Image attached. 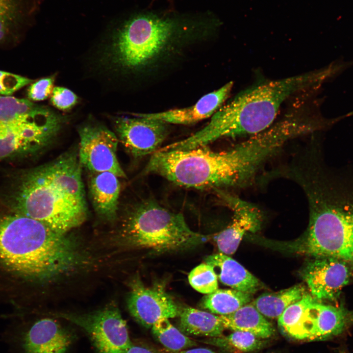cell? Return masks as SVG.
I'll use <instances>...</instances> for the list:
<instances>
[{"label":"cell","mask_w":353,"mask_h":353,"mask_svg":"<svg viewBox=\"0 0 353 353\" xmlns=\"http://www.w3.org/2000/svg\"><path fill=\"white\" fill-rule=\"evenodd\" d=\"M204 260L213 268L218 279L224 284L251 294L258 289V279L227 255L215 253L206 256Z\"/></svg>","instance_id":"obj_19"},{"label":"cell","mask_w":353,"mask_h":353,"mask_svg":"<svg viewBox=\"0 0 353 353\" xmlns=\"http://www.w3.org/2000/svg\"><path fill=\"white\" fill-rule=\"evenodd\" d=\"M203 343L218 347L228 353H248L261 349L263 339L248 332L233 331L227 336L210 338Z\"/></svg>","instance_id":"obj_24"},{"label":"cell","mask_w":353,"mask_h":353,"mask_svg":"<svg viewBox=\"0 0 353 353\" xmlns=\"http://www.w3.org/2000/svg\"><path fill=\"white\" fill-rule=\"evenodd\" d=\"M305 294L304 287L298 284L277 292L262 294L252 304L265 317L278 319L287 307L301 299Z\"/></svg>","instance_id":"obj_22"},{"label":"cell","mask_w":353,"mask_h":353,"mask_svg":"<svg viewBox=\"0 0 353 353\" xmlns=\"http://www.w3.org/2000/svg\"><path fill=\"white\" fill-rule=\"evenodd\" d=\"M81 248L67 233L14 210L0 199V274L46 282L77 270Z\"/></svg>","instance_id":"obj_2"},{"label":"cell","mask_w":353,"mask_h":353,"mask_svg":"<svg viewBox=\"0 0 353 353\" xmlns=\"http://www.w3.org/2000/svg\"><path fill=\"white\" fill-rule=\"evenodd\" d=\"M129 286L128 310L144 327L151 328L159 319L174 318L179 314L175 302L161 288L146 287L137 277L130 281Z\"/></svg>","instance_id":"obj_13"},{"label":"cell","mask_w":353,"mask_h":353,"mask_svg":"<svg viewBox=\"0 0 353 353\" xmlns=\"http://www.w3.org/2000/svg\"><path fill=\"white\" fill-rule=\"evenodd\" d=\"M33 81L28 78L0 70V95L10 96Z\"/></svg>","instance_id":"obj_29"},{"label":"cell","mask_w":353,"mask_h":353,"mask_svg":"<svg viewBox=\"0 0 353 353\" xmlns=\"http://www.w3.org/2000/svg\"><path fill=\"white\" fill-rule=\"evenodd\" d=\"M309 212L304 233L283 243L282 247L313 258L330 257L353 262V207L334 202Z\"/></svg>","instance_id":"obj_7"},{"label":"cell","mask_w":353,"mask_h":353,"mask_svg":"<svg viewBox=\"0 0 353 353\" xmlns=\"http://www.w3.org/2000/svg\"><path fill=\"white\" fill-rule=\"evenodd\" d=\"M82 169L78 149H70L43 165L8 173L0 185V199L17 212L67 233L88 215Z\"/></svg>","instance_id":"obj_1"},{"label":"cell","mask_w":353,"mask_h":353,"mask_svg":"<svg viewBox=\"0 0 353 353\" xmlns=\"http://www.w3.org/2000/svg\"><path fill=\"white\" fill-rule=\"evenodd\" d=\"M54 81V77L50 76L31 83L27 89L28 99L32 101H41L47 99L52 94Z\"/></svg>","instance_id":"obj_30"},{"label":"cell","mask_w":353,"mask_h":353,"mask_svg":"<svg viewBox=\"0 0 353 353\" xmlns=\"http://www.w3.org/2000/svg\"><path fill=\"white\" fill-rule=\"evenodd\" d=\"M88 173L89 194L95 212L103 220H115L121 191L119 177L109 172Z\"/></svg>","instance_id":"obj_17"},{"label":"cell","mask_w":353,"mask_h":353,"mask_svg":"<svg viewBox=\"0 0 353 353\" xmlns=\"http://www.w3.org/2000/svg\"><path fill=\"white\" fill-rule=\"evenodd\" d=\"M114 127L119 141L134 157L157 151L168 134L167 123L139 116L118 118Z\"/></svg>","instance_id":"obj_12"},{"label":"cell","mask_w":353,"mask_h":353,"mask_svg":"<svg viewBox=\"0 0 353 353\" xmlns=\"http://www.w3.org/2000/svg\"><path fill=\"white\" fill-rule=\"evenodd\" d=\"M188 280L196 291L208 294L218 289V278L213 268L206 263L194 268L189 273Z\"/></svg>","instance_id":"obj_27"},{"label":"cell","mask_w":353,"mask_h":353,"mask_svg":"<svg viewBox=\"0 0 353 353\" xmlns=\"http://www.w3.org/2000/svg\"><path fill=\"white\" fill-rule=\"evenodd\" d=\"M353 324V311L315 300L305 309L290 338L323 341L341 335Z\"/></svg>","instance_id":"obj_10"},{"label":"cell","mask_w":353,"mask_h":353,"mask_svg":"<svg viewBox=\"0 0 353 353\" xmlns=\"http://www.w3.org/2000/svg\"><path fill=\"white\" fill-rule=\"evenodd\" d=\"M118 239L126 247L162 253L193 247L208 237L192 230L182 214L146 199L133 204L125 212Z\"/></svg>","instance_id":"obj_5"},{"label":"cell","mask_w":353,"mask_h":353,"mask_svg":"<svg viewBox=\"0 0 353 353\" xmlns=\"http://www.w3.org/2000/svg\"><path fill=\"white\" fill-rule=\"evenodd\" d=\"M39 106L27 99L1 96L0 124L8 125L22 122Z\"/></svg>","instance_id":"obj_26"},{"label":"cell","mask_w":353,"mask_h":353,"mask_svg":"<svg viewBox=\"0 0 353 353\" xmlns=\"http://www.w3.org/2000/svg\"><path fill=\"white\" fill-rule=\"evenodd\" d=\"M77 97L70 90L62 87H55L50 96V102L61 110L72 108L77 102Z\"/></svg>","instance_id":"obj_31"},{"label":"cell","mask_w":353,"mask_h":353,"mask_svg":"<svg viewBox=\"0 0 353 353\" xmlns=\"http://www.w3.org/2000/svg\"><path fill=\"white\" fill-rule=\"evenodd\" d=\"M54 315L85 330L99 353H126L132 346L126 322L113 304L86 314Z\"/></svg>","instance_id":"obj_8"},{"label":"cell","mask_w":353,"mask_h":353,"mask_svg":"<svg viewBox=\"0 0 353 353\" xmlns=\"http://www.w3.org/2000/svg\"><path fill=\"white\" fill-rule=\"evenodd\" d=\"M233 82L226 83L218 89L202 97L194 105L185 108L150 113L133 114L135 116L154 119L167 124L191 125L211 117L229 97Z\"/></svg>","instance_id":"obj_15"},{"label":"cell","mask_w":353,"mask_h":353,"mask_svg":"<svg viewBox=\"0 0 353 353\" xmlns=\"http://www.w3.org/2000/svg\"><path fill=\"white\" fill-rule=\"evenodd\" d=\"M152 334L165 347L171 351H180L196 346L195 341L175 327L168 318L158 320L151 327Z\"/></svg>","instance_id":"obj_25"},{"label":"cell","mask_w":353,"mask_h":353,"mask_svg":"<svg viewBox=\"0 0 353 353\" xmlns=\"http://www.w3.org/2000/svg\"><path fill=\"white\" fill-rule=\"evenodd\" d=\"M352 275L350 263L330 257L314 258L302 272L311 295L317 301L336 300Z\"/></svg>","instance_id":"obj_11"},{"label":"cell","mask_w":353,"mask_h":353,"mask_svg":"<svg viewBox=\"0 0 353 353\" xmlns=\"http://www.w3.org/2000/svg\"><path fill=\"white\" fill-rule=\"evenodd\" d=\"M43 0H0V43L35 20Z\"/></svg>","instance_id":"obj_18"},{"label":"cell","mask_w":353,"mask_h":353,"mask_svg":"<svg viewBox=\"0 0 353 353\" xmlns=\"http://www.w3.org/2000/svg\"><path fill=\"white\" fill-rule=\"evenodd\" d=\"M179 315L178 329L187 336L213 338L223 335L225 328L219 316L191 307L184 308Z\"/></svg>","instance_id":"obj_21"},{"label":"cell","mask_w":353,"mask_h":353,"mask_svg":"<svg viewBox=\"0 0 353 353\" xmlns=\"http://www.w3.org/2000/svg\"><path fill=\"white\" fill-rule=\"evenodd\" d=\"M145 171L187 188L216 190L240 186L239 164L232 148L222 151L206 146L157 151L152 154Z\"/></svg>","instance_id":"obj_6"},{"label":"cell","mask_w":353,"mask_h":353,"mask_svg":"<svg viewBox=\"0 0 353 353\" xmlns=\"http://www.w3.org/2000/svg\"><path fill=\"white\" fill-rule=\"evenodd\" d=\"M218 18L211 12L148 8L124 19L112 36L110 61L126 71L149 64L171 45L214 31Z\"/></svg>","instance_id":"obj_3"},{"label":"cell","mask_w":353,"mask_h":353,"mask_svg":"<svg viewBox=\"0 0 353 353\" xmlns=\"http://www.w3.org/2000/svg\"><path fill=\"white\" fill-rule=\"evenodd\" d=\"M72 341L70 333L56 321L41 319L35 323L24 339L25 353H66Z\"/></svg>","instance_id":"obj_16"},{"label":"cell","mask_w":353,"mask_h":353,"mask_svg":"<svg viewBox=\"0 0 353 353\" xmlns=\"http://www.w3.org/2000/svg\"><path fill=\"white\" fill-rule=\"evenodd\" d=\"M216 191L233 213L231 223L215 237L219 252L231 255L236 251L246 233L255 232L260 229L262 216L255 204L220 189Z\"/></svg>","instance_id":"obj_14"},{"label":"cell","mask_w":353,"mask_h":353,"mask_svg":"<svg viewBox=\"0 0 353 353\" xmlns=\"http://www.w3.org/2000/svg\"><path fill=\"white\" fill-rule=\"evenodd\" d=\"M78 134V157L88 172H109L119 177H126L117 158L119 141L116 134L98 124L80 126Z\"/></svg>","instance_id":"obj_9"},{"label":"cell","mask_w":353,"mask_h":353,"mask_svg":"<svg viewBox=\"0 0 353 353\" xmlns=\"http://www.w3.org/2000/svg\"><path fill=\"white\" fill-rule=\"evenodd\" d=\"M126 353H160L147 347L138 346H132Z\"/></svg>","instance_id":"obj_33"},{"label":"cell","mask_w":353,"mask_h":353,"mask_svg":"<svg viewBox=\"0 0 353 353\" xmlns=\"http://www.w3.org/2000/svg\"><path fill=\"white\" fill-rule=\"evenodd\" d=\"M314 300L311 295L305 294L286 308L278 318V325L283 334L290 337L304 310Z\"/></svg>","instance_id":"obj_28"},{"label":"cell","mask_w":353,"mask_h":353,"mask_svg":"<svg viewBox=\"0 0 353 353\" xmlns=\"http://www.w3.org/2000/svg\"><path fill=\"white\" fill-rule=\"evenodd\" d=\"M326 69L267 80L241 92L212 116L208 124L181 140L188 150L206 146L223 137L254 135L274 124L282 104L295 94L316 86L327 76Z\"/></svg>","instance_id":"obj_4"},{"label":"cell","mask_w":353,"mask_h":353,"mask_svg":"<svg viewBox=\"0 0 353 353\" xmlns=\"http://www.w3.org/2000/svg\"><path fill=\"white\" fill-rule=\"evenodd\" d=\"M160 353H215L212 350L206 348H197L180 351H171L166 349L159 350Z\"/></svg>","instance_id":"obj_32"},{"label":"cell","mask_w":353,"mask_h":353,"mask_svg":"<svg viewBox=\"0 0 353 353\" xmlns=\"http://www.w3.org/2000/svg\"><path fill=\"white\" fill-rule=\"evenodd\" d=\"M219 317L225 329L250 332L263 339L270 338L275 333L272 324L252 303Z\"/></svg>","instance_id":"obj_20"},{"label":"cell","mask_w":353,"mask_h":353,"mask_svg":"<svg viewBox=\"0 0 353 353\" xmlns=\"http://www.w3.org/2000/svg\"><path fill=\"white\" fill-rule=\"evenodd\" d=\"M252 294L235 289H218L202 300L201 306L209 312L220 315L230 314L248 303Z\"/></svg>","instance_id":"obj_23"}]
</instances>
